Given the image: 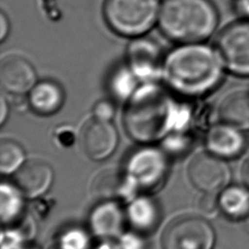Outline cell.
Wrapping results in <instances>:
<instances>
[{
  "label": "cell",
  "mask_w": 249,
  "mask_h": 249,
  "mask_svg": "<svg viewBox=\"0 0 249 249\" xmlns=\"http://www.w3.org/2000/svg\"><path fill=\"white\" fill-rule=\"evenodd\" d=\"M218 199L220 210L231 219H245L249 214V190L243 186L226 187Z\"/></svg>",
  "instance_id": "obj_18"
},
{
  "label": "cell",
  "mask_w": 249,
  "mask_h": 249,
  "mask_svg": "<svg viewBox=\"0 0 249 249\" xmlns=\"http://www.w3.org/2000/svg\"><path fill=\"white\" fill-rule=\"evenodd\" d=\"M55 138L60 145L68 147L73 144L75 141V134L73 129L70 126H61L56 129Z\"/></svg>",
  "instance_id": "obj_27"
},
{
  "label": "cell",
  "mask_w": 249,
  "mask_h": 249,
  "mask_svg": "<svg viewBox=\"0 0 249 249\" xmlns=\"http://www.w3.org/2000/svg\"><path fill=\"white\" fill-rule=\"evenodd\" d=\"M135 188L127 174L115 169H105L95 176L91 192L94 196L106 201L131 196Z\"/></svg>",
  "instance_id": "obj_15"
},
{
  "label": "cell",
  "mask_w": 249,
  "mask_h": 249,
  "mask_svg": "<svg viewBox=\"0 0 249 249\" xmlns=\"http://www.w3.org/2000/svg\"><path fill=\"white\" fill-rule=\"evenodd\" d=\"M160 7L159 0H105L103 17L117 34L136 38L158 22Z\"/></svg>",
  "instance_id": "obj_4"
},
{
  "label": "cell",
  "mask_w": 249,
  "mask_h": 249,
  "mask_svg": "<svg viewBox=\"0 0 249 249\" xmlns=\"http://www.w3.org/2000/svg\"><path fill=\"white\" fill-rule=\"evenodd\" d=\"M0 82L7 92L18 96L31 90L37 83V74L26 58L18 54H10L1 61Z\"/></svg>",
  "instance_id": "obj_12"
},
{
  "label": "cell",
  "mask_w": 249,
  "mask_h": 249,
  "mask_svg": "<svg viewBox=\"0 0 249 249\" xmlns=\"http://www.w3.org/2000/svg\"><path fill=\"white\" fill-rule=\"evenodd\" d=\"M57 243L63 249H88L89 247L87 234L79 230L68 231Z\"/></svg>",
  "instance_id": "obj_24"
},
{
  "label": "cell",
  "mask_w": 249,
  "mask_h": 249,
  "mask_svg": "<svg viewBox=\"0 0 249 249\" xmlns=\"http://www.w3.org/2000/svg\"><path fill=\"white\" fill-rule=\"evenodd\" d=\"M215 234L200 217L184 216L172 221L162 233L163 249H212Z\"/></svg>",
  "instance_id": "obj_6"
},
{
  "label": "cell",
  "mask_w": 249,
  "mask_h": 249,
  "mask_svg": "<svg viewBox=\"0 0 249 249\" xmlns=\"http://www.w3.org/2000/svg\"><path fill=\"white\" fill-rule=\"evenodd\" d=\"M9 33V19L4 12L0 13V40L3 42Z\"/></svg>",
  "instance_id": "obj_31"
},
{
  "label": "cell",
  "mask_w": 249,
  "mask_h": 249,
  "mask_svg": "<svg viewBox=\"0 0 249 249\" xmlns=\"http://www.w3.org/2000/svg\"><path fill=\"white\" fill-rule=\"evenodd\" d=\"M88 249H121V246L116 242L111 240V238H102L101 240L96 241Z\"/></svg>",
  "instance_id": "obj_30"
},
{
  "label": "cell",
  "mask_w": 249,
  "mask_h": 249,
  "mask_svg": "<svg viewBox=\"0 0 249 249\" xmlns=\"http://www.w3.org/2000/svg\"><path fill=\"white\" fill-rule=\"evenodd\" d=\"M204 143L209 153L223 160H231L243 153L247 139L244 130L218 121L207 129Z\"/></svg>",
  "instance_id": "obj_11"
},
{
  "label": "cell",
  "mask_w": 249,
  "mask_h": 249,
  "mask_svg": "<svg viewBox=\"0 0 249 249\" xmlns=\"http://www.w3.org/2000/svg\"><path fill=\"white\" fill-rule=\"evenodd\" d=\"M233 9L239 18L249 20V0H233Z\"/></svg>",
  "instance_id": "obj_29"
},
{
  "label": "cell",
  "mask_w": 249,
  "mask_h": 249,
  "mask_svg": "<svg viewBox=\"0 0 249 249\" xmlns=\"http://www.w3.org/2000/svg\"><path fill=\"white\" fill-rule=\"evenodd\" d=\"M188 174L193 185L203 193L222 191L230 180V169L225 160L209 152L195 156L188 166Z\"/></svg>",
  "instance_id": "obj_9"
},
{
  "label": "cell",
  "mask_w": 249,
  "mask_h": 249,
  "mask_svg": "<svg viewBox=\"0 0 249 249\" xmlns=\"http://www.w3.org/2000/svg\"><path fill=\"white\" fill-rule=\"evenodd\" d=\"M199 114L194 105L178 100L165 86L146 82L125 103L124 126L130 138L148 144L172 131H189Z\"/></svg>",
  "instance_id": "obj_1"
},
{
  "label": "cell",
  "mask_w": 249,
  "mask_h": 249,
  "mask_svg": "<svg viewBox=\"0 0 249 249\" xmlns=\"http://www.w3.org/2000/svg\"><path fill=\"white\" fill-rule=\"evenodd\" d=\"M241 174H242V179H243L244 183L249 188V156L246 158V160L243 162Z\"/></svg>",
  "instance_id": "obj_33"
},
{
  "label": "cell",
  "mask_w": 249,
  "mask_h": 249,
  "mask_svg": "<svg viewBox=\"0 0 249 249\" xmlns=\"http://www.w3.org/2000/svg\"><path fill=\"white\" fill-rule=\"evenodd\" d=\"M192 141L189 131H172L162 139V144L165 152L178 156L190 149Z\"/></svg>",
  "instance_id": "obj_23"
},
{
  "label": "cell",
  "mask_w": 249,
  "mask_h": 249,
  "mask_svg": "<svg viewBox=\"0 0 249 249\" xmlns=\"http://www.w3.org/2000/svg\"><path fill=\"white\" fill-rule=\"evenodd\" d=\"M158 24L175 43H202L215 33L219 13L211 0H162Z\"/></svg>",
  "instance_id": "obj_3"
},
{
  "label": "cell",
  "mask_w": 249,
  "mask_h": 249,
  "mask_svg": "<svg viewBox=\"0 0 249 249\" xmlns=\"http://www.w3.org/2000/svg\"><path fill=\"white\" fill-rule=\"evenodd\" d=\"M121 249H145L144 242L134 234H126L121 241Z\"/></svg>",
  "instance_id": "obj_28"
},
{
  "label": "cell",
  "mask_w": 249,
  "mask_h": 249,
  "mask_svg": "<svg viewBox=\"0 0 249 249\" xmlns=\"http://www.w3.org/2000/svg\"><path fill=\"white\" fill-rule=\"evenodd\" d=\"M226 73L214 45L179 44L164 55L161 79L175 94L200 98L219 88Z\"/></svg>",
  "instance_id": "obj_2"
},
{
  "label": "cell",
  "mask_w": 249,
  "mask_h": 249,
  "mask_svg": "<svg viewBox=\"0 0 249 249\" xmlns=\"http://www.w3.org/2000/svg\"><path fill=\"white\" fill-rule=\"evenodd\" d=\"M138 82L139 80L126 63L119 65L108 76V93L114 100L126 103L138 88Z\"/></svg>",
  "instance_id": "obj_19"
},
{
  "label": "cell",
  "mask_w": 249,
  "mask_h": 249,
  "mask_svg": "<svg viewBox=\"0 0 249 249\" xmlns=\"http://www.w3.org/2000/svg\"><path fill=\"white\" fill-rule=\"evenodd\" d=\"M199 211L206 216H214L220 210L219 199L214 193H204L198 201Z\"/></svg>",
  "instance_id": "obj_26"
},
{
  "label": "cell",
  "mask_w": 249,
  "mask_h": 249,
  "mask_svg": "<svg viewBox=\"0 0 249 249\" xmlns=\"http://www.w3.org/2000/svg\"><path fill=\"white\" fill-rule=\"evenodd\" d=\"M163 58L160 45L145 36L133 38L126 49V64L141 83L161 77Z\"/></svg>",
  "instance_id": "obj_8"
},
{
  "label": "cell",
  "mask_w": 249,
  "mask_h": 249,
  "mask_svg": "<svg viewBox=\"0 0 249 249\" xmlns=\"http://www.w3.org/2000/svg\"><path fill=\"white\" fill-rule=\"evenodd\" d=\"M51 249H63V248H62L58 243H56L55 245H53V247H51Z\"/></svg>",
  "instance_id": "obj_35"
},
{
  "label": "cell",
  "mask_w": 249,
  "mask_h": 249,
  "mask_svg": "<svg viewBox=\"0 0 249 249\" xmlns=\"http://www.w3.org/2000/svg\"><path fill=\"white\" fill-rule=\"evenodd\" d=\"M115 105L110 99H100L92 108L94 118L102 121H111L115 116Z\"/></svg>",
  "instance_id": "obj_25"
},
{
  "label": "cell",
  "mask_w": 249,
  "mask_h": 249,
  "mask_svg": "<svg viewBox=\"0 0 249 249\" xmlns=\"http://www.w3.org/2000/svg\"><path fill=\"white\" fill-rule=\"evenodd\" d=\"M126 214L130 224L140 231L154 230L160 219V212L155 201L143 196L130 203Z\"/></svg>",
  "instance_id": "obj_20"
},
{
  "label": "cell",
  "mask_w": 249,
  "mask_h": 249,
  "mask_svg": "<svg viewBox=\"0 0 249 249\" xmlns=\"http://www.w3.org/2000/svg\"><path fill=\"white\" fill-rule=\"evenodd\" d=\"M9 114V104L4 95H1L0 98V124H3L6 122Z\"/></svg>",
  "instance_id": "obj_32"
},
{
  "label": "cell",
  "mask_w": 249,
  "mask_h": 249,
  "mask_svg": "<svg viewBox=\"0 0 249 249\" xmlns=\"http://www.w3.org/2000/svg\"><path fill=\"white\" fill-rule=\"evenodd\" d=\"M214 47L220 54L227 73L249 78V20L237 18L218 33Z\"/></svg>",
  "instance_id": "obj_5"
},
{
  "label": "cell",
  "mask_w": 249,
  "mask_h": 249,
  "mask_svg": "<svg viewBox=\"0 0 249 249\" xmlns=\"http://www.w3.org/2000/svg\"><path fill=\"white\" fill-rule=\"evenodd\" d=\"M89 223L94 233L102 238H112L122 233L124 213L119 203L106 200L92 210Z\"/></svg>",
  "instance_id": "obj_17"
},
{
  "label": "cell",
  "mask_w": 249,
  "mask_h": 249,
  "mask_svg": "<svg viewBox=\"0 0 249 249\" xmlns=\"http://www.w3.org/2000/svg\"><path fill=\"white\" fill-rule=\"evenodd\" d=\"M24 150L16 141L2 139L0 142V170L4 174L17 171L24 163Z\"/></svg>",
  "instance_id": "obj_21"
},
{
  "label": "cell",
  "mask_w": 249,
  "mask_h": 249,
  "mask_svg": "<svg viewBox=\"0 0 249 249\" xmlns=\"http://www.w3.org/2000/svg\"><path fill=\"white\" fill-rule=\"evenodd\" d=\"M217 117L242 130L249 129V89L239 88L231 89L217 106Z\"/></svg>",
  "instance_id": "obj_14"
},
{
  "label": "cell",
  "mask_w": 249,
  "mask_h": 249,
  "mask_svg": "<svg viewBox=\"0 0 249 249\" xmlns=\"http://www.w3.org/2000/svg\"><path fill=\"white\" fill-rule=\"evenodd\" d=\"M167 169L162 151L154 147H143L134 151L127 160V175L135 187L155 189L161 184Z\"/></svg>",
  "instance_id": "obj_7"
},
{
  "label": "cell",
  "mask_w": 249,
  "mask_h": 249,
  "mask_svg": "<svg viewBox=\"0 0 249 249\" xmlns=\"http://www.w3.org/2000/svg\"><path fill=\"white\" fill-rule=\"evenodd\" d=\"M244 227H245L246 231L249 232V214H248L247 217L244 219Z\"/></svg>",
  "instance_id": "obj_34"
},
{
  "label": "cell",
  "mask_w": 249,
  "mask_h": 249,
  "mask_svg": "<svg viewBox=\"0 0 249 249\" xmlns=\"http://www.w3.org/2000/svg\"><path fill=\"white\" fill-rule=\"evenodd\" d=\"M53 179L52 166L40 160L25 161L15 174L18 189L28 197H37L44 194Z\"/></svg>",
  "instance_id": "obj_13"
},
{
  "label": "cell",
  "mask_w": 249,
  "mask_h": 249,
  "mask_svg": "<svg viewBox=\"0 0 249 249\" xmlns=\"http://www.w3.org/2000/svg\"><path fill=\"white\" fill-rule=\"evenodd\" d=\"M119 134L111 121L92 119L89 121L81 133V144L85 154L93 160L110 157L116 150Z\"/></svg>",
  "instance_id": "obj_10"
},
{
  "label": "cell",
  "mask_w": 249,
  "mask_h": 249,
  "mask_svg": "<svg viewBox=\"0 0 249 249\" xmlns=\"http://www.w3.org/2000/svg\"><path fill=\"white\" fill-rule=\"evenodd\" d=\"M27 102L36 114L53 115L62 107L64 91L58 83L52 80H42L37 82L28 92Z\"/></svg>",
  "instance_id": "obj_16"
},
{
  "label": "cell",
  "mask_w": 249,
  "mask_h": 249,
  "mask_svg": "<svg viewBox=\"0 0 249 249\" xmlns=\"http://www.w3.org/2000/svg\"><path fill=\"white\" fill-rule=\"evenodd\" d=\"M22 200L17 190L3 184L1 186V217L4 223L12 222L19 214Z\"/></svg>",
  "instance_id": "obj_22"
}]
</instances>
